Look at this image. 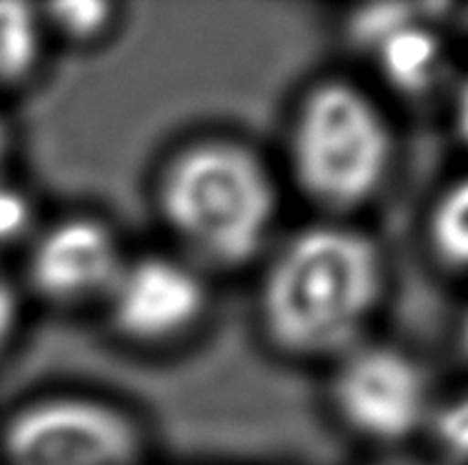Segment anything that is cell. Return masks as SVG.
<instances>
[{"instance_id":"obj_11","label":"cell","mask_w":468,"mask_h":465,"mask_svg":"<svg viewBox=\"0 0 468 465\" xmlns=\"http://www.w3.org/2000/svg\"><path fill=\"white\" fill-rule=\"evenodd\" d=\"M50 38L70 46H96L113 33L118 8L111 3H56L40 8Z\"/></svg>"},{"instance_id":"obj_9","label":"cell","mask_w":468,"mask_h":465,"mask_svg":"<svg viewBox=\"0 0 468 465\" xmlns=\"http://www.w3.org/2000/svg\"><path fill=\"white\" fill-rule=\"evenodd\" d=\"M48 38L40 8L18 0H0V90L33 80L46 56Z\"/></svg>"},{"instance_id":"obj_4","label":"cell","mask_w":468,"mask_h":465,"mask_svg":"<svg viewBox=\"0 0 468 465\" xmlns=\"http://www.w3.org/2000/svg\"><path fill=\"white\" fill-rule=\"evenodd\" d=\"M0 465H151V438L113 400L53 393L3 423Z\"/></svg>"},{"instance_id":"obj_2","label":"cell","mask_w":468,"mask_h":465,"mask_svg":"<svg viewBox=\"0 0 468 465\" xmlns=\"http://www.w3.org/2000/svg\"><path fill=\"white\" fill-rule=\"evenodd\" d=\"M163 226L203 270H240L266 253L281 216L273 168L239 138H198L163 163L155 181Z\"/></svg>"},{"instance_id":"obj_1","label":"cell","mask_w":468,"mask_h":465,"mask_svg":"<svg viewBox=\"0 0 468 465\" xmlns=\"http://www.w3.org/2000/svg\"><path fill=\"white\" fill-rule=\"evenodd\" d=\"M386 266L376 240L346 223H315L278 246L259 283V323L291 361H338L378 311Z\"/></svg>"},{"instance_id":"obj_15","label":"cell","mask_w":468,"mask_h":465,"mask_svg":"<svg viewBox=\"0 0 468 465\" xmlns=\"http://www.w3.org/2000/svg\"><path fill=\"white\" fill-rule=\"evenodd\" d=\"M453 121H456V131H459L461 141L468 145V78H466V83L461 86L459 95H456Z\"/></svg>"},{"instance_id":"obj_7","label":"cell","mask_w":468,"mask_h":465,"mask_svg":"<svg viewBox=\"0 0 468 465\" xmlns=\"http://www.w3.org/2000/svg\"><path fill=\"white\" fill-rule=\"evenodd\" d=\"M331 403L356 436L396 443L423 423L429 390L419 365L401 351L356 345L335 361Z\"/></svg>"},{"instance_id":"obj_17","label":"cell","mask_w":468,"mask_h":465,"mask_svg":"<svg viewBox=\"0 0 468 465\" xmlns=\"http://www.w3.org/2000/svg\"><path fill=\"white\" fill-rule=\"evenodd\" d=\"M461 343H463V351H466L468 355V313L466 318H463V325H461Z\"/></svg>"},{"instance_id":"obj_13","label":"cell","mask_w":468,"mask_h":465,"mask_svg":"<svg viewBox=\"0 0 468 465\" xmlns=\"http://www.w3.org/2000/svg\"><path fill=\"white\" fill-rule=\"evenodd\" d=\"M433 433L439 446L453 460L468 463V393L459 396L436 413Z\"/></svg>"},{"instance_id":"obj_8","label":"cell","mask_w":468,"mask_h":465,"mask_svg":"<svg viewBox=\"0 0 468 465\" xmlns=\"http://www.w3.org/2000/svg\"><path fill=\"white\" fill-rule=\"evenodd\" d=\"M381 73L406 93H420L441 78L446 66L443 43L416 18V8L371 48Z\"/></svg>"},{"instance_id":"obj_3","label":"cell","mask_w":468,"mask_h":465,"mask_svg":"<svg viewBox=\"0 0 468 465\" xmlns=\"http://www.w3.org/2000/svg\"><path fill=\"white\" fill-rule=\"evenodd\" d=\"M296 188L331 216L354 213L381 190L393 163L386 115L344 78H325L298 100L286 138Z\"/></svg>"},{"instance_id":"obj_16","label":"cell","mask_w":468,"mask_h":465,"mask_svg":"<svg viewBox=\"0 0 468 465\" xmlns=\"http://www.w3.org/2000/svg\"><path fill=\"white\" fill-rule=\"evenodd\" d=\"M10 148H13V135H10V128L8 123H5V118H3V113H0V178L5 175Z\"/></svg>"},{"instance_id":"obj_14","label":"cell","mask_w":468,"mask_h":465,"mask_svg":"<svg viewBox=\"0 0 468 465\" xmlns=\"http://www.w3.org/2000/svg\"><path fill=\"white\" fill-rule=\"evenodd\" d=\"M23 321V293L20 285L0 268V355L8 351Z\"/></svg>"},{"instance_id":"obj_6","label":"cell","mask_w":468,"mask_h":465,"mask_svg":"<svg viewBox=\"0 0 468 465\" xmlns=\"http://www.w3.org/2000/svg\"><path fill=\"white\" fill-rule=\"evenodd\" d=\"M125 258L121 238L103 218L76 213L36 230L26 246L23 280L53 308H101Z\"/></svg>"},{"instance_id":"obj_5","label":"cell","mask_w":468,"mask_h":465,"mask_svg":"<svg viewBox=\"0 0 468 465\" xmlns=\"http://www.w3.org/2000/svg\"><path fill=\"white\" fill-rule=\"evenodd\" d=\"M208 308L206 270L181 253L128 256L101 305L121 341L148 351L191 338Z\"/></svg>"},{"instance_id":"obj_10","label":"cell","mask_w":468,"mask_h":465,"mask_svg":"<svg viewBox=\"0 0 468 465\" xmlns=\"http://www.w3.org/2000/svg\"><path fill=\"white\" fill-rule=\"evenodd\" d=\"M429 243L441 266L468 270V175L451 183L429 216Z\"/></svg>"},{"instance_id":"obj_12","label":"cell","mask_w":468,"mask_h":465,"mask_svg":"<svg viewBox=\"0 0 468 465\" xmlns=\"http://www.w3.org/2000/svg\"><path fill=\"white\" fill-rule=\"evenodd\" d=\"M38 228V213L33 198L3 175L0 178V250L28 246Z\"/></svg>"}]
</instances>
